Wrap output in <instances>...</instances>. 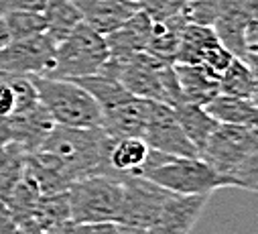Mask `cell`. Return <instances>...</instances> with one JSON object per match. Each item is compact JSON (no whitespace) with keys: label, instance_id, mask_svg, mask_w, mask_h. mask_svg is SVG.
<instances>
[{"label":"cell","instance_id":"7c38bea8","mask_svg":"<svg viewBox=\"0 0 258 234\" xmlns=\"http://www.w3.org/2000/svg\"><path fill=\"white\" fill-rule=\"evenodd\" d=\"M151 100L131 96L128 100L102 112V131L112 139H143L151 116Z\"/></svg>","mask_w":258,"mask_h":234},{"label":"cell","instance_id":"3957f363","mask_svg":"<svg viewBox=\"0 0 258 234\" xmlns=\"http://www.w3.org/2000/svg\"><path fill=\"white\" fill-rule=\"evenodd\" d=\"M137 175L179 196H212L218 190L234 188L202 157H173L153 149Z\"/></svg>","mask_w":258,"mask_h":234},{"label":"cell","instance_id":"e0dca14e","mask_svg":"<svg viewBox=\"0 0 258 234\" xmlns=\"http://www.w3.org/2000/svg\"><path fill=\"white\" fill-rule=\"evenodd\" d=\"M175 76L179 82V90L183 102L206 106L212 98L220 94L218 76L212 74L204 66H191V64H173Z\"/></svg>","mask_w":258,"mask_h":234},{"label":"cell","instance_id":"f546056e","mask_svg":"<svg viewBox=\"0 0 258 234\" xmlns=\"http://www.w3.org/2000/svg\"><path fill=\"white\" fill-rule=\"evenodd\" d=\"M9 41H11V37H9L7 25H5V21H3V19H0V47H5Z\"/></svg>","mask_w":258,"mask_h":234},{"label":"cell","instance_id":"cb8c5ba5","mask_svg":"<svg viewBox=\"0 0 258 234\" xmlns=\"http://www.w3.org/2000/svg\"><path fill=\"white\" fill-rule=\"evenodd\" d=\"M72 82L80 84L98 102V106L102 108V112L108 110V108H112V106H116V104H120V102H124V100H128V98L133 96V94L126 92V88L116 78H112V76H108L104 72L94 74V76H88V78L72 80Z\"/></svg>","mask_w":258,"mask_h":234},{"label":"cell","instance_id":"7a4b0ae2","mask_svg":"<svg viewBox=\"0 0 258 234\" xmlns=\"http://www.w3.org/2000/svg\"><path fill=\"white\" fill-rule=\"evenodd\" d=\"M200 157L228 178L234 188L258 190V135L256 127L218 125Z\"/></svg>","mask_w":258,"mask_h":234},{"label":"cell","instance_id":"5bb4252c","mask_svg":"<svg viewBox=\"0 0 258 234\" xmlns=\"http://www.w3.org/2000/svg\"><path fill=\"white\" fill-rule=\"evenodd\" d=\"M74 5L82 13V21L104 37L143 9L131 0H74Z\"/></svg>","mask_w":258,"mask_h":234},{"label":"cell","instance_id":"ffe728a7","mask_svg":"<svg viewBox=\"0 0 258 234\" xmlns=\"http://www.w3.org/2000/svg\"><path fill=\"white\" fill-rule=\"evenodd\" d=\"M185 25H187V21L181 15L169 17V19H163V21H153V29H151L149 43H147L145 51L159 57V60H163V62L175 64L181 33H183Z\"/></svg>","mask_w":258,"mask_h":234},{"label":"cell","instance_id":"4dcf8cb0","mask_svg":"<svg viewBox=\"0 0 258 234\" xmlns=\"http://www.w3.org/2000/svg\"><path fill=\"white\" fill-rule=\"evenodd\" d=\"M131 3H137V5H141V7H143V5L147 3V0H131Z\"/></svg>","mask_w":258,"mask_h":234},{"label":"cell","instance_id":"ac0fdd59","mask_svg":"<svg viewBox=\"0 0 258 234\" xmlns=\"http://www.w3.org/2000/svg\"><path fill=\"white\" fill-rule=\"evenodd\" d=\"M149 145L145 139L128 137V139H112L106 155L108 175L112 178H124V175H137L149 157Z\"/></svg>","mask_w":258,"mask_h":234},{"label":"cell","instance_id":"5b68a950","mask_svg":"<svg viewBox=\"0 0 258 234\" xmlns=\"http://www.w3.org/2000/svg\"><path fill=\"white\" fill-rule=\"evenodd\" d=\"M37 92V100L53 125L68 129L102 127V108L76 82L49 76H29Z\"/></svg>","mask_w":258,"mask_h":234},{"label":"cell","instance_id":"f1b7e54d","mask_svg":"<svg viewBox=\"0 0 258 234\" xmlns=\"http://www.w3.org/2000/svg\"><path fill=\"white\" fill-rule=\"evenodd\" d=\"M116 234H147V228L139 226H128V224H116Z\"/></svg>","mask_w":258,"mask_h":234},{"label":"cell","instance_id":"ba28073f","mask_svg":"<svg viewBox=\"0 0 258 234\" xmlns=\"http://www.w3.org/2000/svg\"><path fill=\"white\" fill-rule=\"evenodd\" d=\"M173 192L159 188L141 175H124L122 178V208L118 214L120 224L151 228Z\"/></svg>","mask_w":258,"mask_h":234},{"label":"cell","instance_id":"44dd1931","mask_svg":"<svg viewBox=\"0 0 258 234\" xmlns=\"http://www.w3.org/2000/svg\"><path fill=\"white\" fill-rule=\"evenodd\" d=\"M175 110V116L177 121L185 133V137L189 139V143L198 149V155L204 151L208 139L212 137V133L216 131V127L220 123H216L212 116L206 112L204 106H198V104H189V102H183L179 106L173 108Z\"/></svg>","mask_w":258,"mask_h":234},{"label":"cell","instance_id":"2e32d148","mask_svg":"<svg viewBox=\"0 0 258 234\" xmlns=\"http://www.w3.org/2000/svg\"><path fill=\"white\" fill-rule=\"evenodd\" d=\"M35 106H39V100L29 76L0 72V123L25 114Z\"/></svg>","mask_w":258,"mask_h":234},{"label":"cell","instance_id":"52a82bcc","mask_svg":"<svg viewBox=\"0 0 258 234\" xmlns=\"http://www.w3.org/2000/svg\"><path fill=\"white\" fill-rule=\"evenodd\" d=\"M108 57L110 55L104 35L82 21L66 39L57 43L55 66L47 76L59 80L88 78L104 70Z\"/></svg>","mask_w":258,"mask_h":234},{"label":"cell","instance_id":"d4e9b609","mask_svg":"<svg viewBox=\"0 0 258 234\" xmlns=\"http://www.w3.org/2000/svg\"><path fill=\"white\" fill-rule=\"evenodd\" d=\"M3 21L7 25L11 39H25V37L45 33L43 13H13L3 17Z\"/></svg>","mask_w":258,"mask_h":234},{"label":"cell","instance_id":"83f0119b","mask_svg":"<svg viewBox=\"0 0 258 234\" xmlns=\"http://www.w3.org/2000/svg\"><path fill=\"white\" fill-rule=\"evenodd\" d=\"M118 222H88V224H74L70 234H116Z\"/></svg>","mask_w":258,"mask_h":234},{"label":"cell","instance_id":"8fae6325","mask_svg":"<svg viewBox=\"0 0 258 234\" xmlns=\"http://www.w3.org/2000/svg\"><path fill=\"white\" fill-rule=\"evenodd\" d=\"M143 139L149 145V149L165 153V155L200 157L198 149L185 137L177 116H175V110L161 102H153V106H151V116H149Z\"/></svg>","mask_w":258,"mask_h":234},{"label":"cell","instance_id":"4fadbf2b","mask_svg":"<svg viewBox=\"0 0 258 234\" xmlns=\"http://www.w3.org/2000/svg\"><path fill=\"white\" fill-rule=\"evenodd\" d=\"M208 202L210 196L171 194L159 220L151 228H147V234H189Z\"/></svg>","mask_w":258,"mask_h":234},{"label":"cell","instance_id":"9a60e30c","mask_svg":"<svg viewBox=\"0 0 258 234\" xmlns=\"http://www.w3.org/2000/svg\"><path fill=\"white\" fill-rule=\"evenodd\" d=\"M151 29H153V19L141 9L122 27H118L116 31H112L104 37L106 45H108V55H110L108 60L122 62V60H128V57L145 51L147 43H149Z\"/></svg>","mask_w":258,"mask_h":234},{"label":"cell","instance_id":"7402d4cb","mask_svg":"<svg viewBox=\"0 0 258 234\" xmlns=\"http://www.w3.org/2000/svg\"><path fill=\"white\" fill-rule=\"evenodd\" d=\"M43 19L45 35L57 45L82 23V13L74 5V0H47Z\"/></svg>","mask_w":258,"mask_h":234},{"label":"cell","instance_id":"6da1fadb","mask_svg":"<svg viewBox=\"0 0 258 234\" xmlns=\"http://www.w3.org/2000/svg\"><path fill=\"white\" fill-rule=\"evenodd\" d=\"M108 147L110 137L102 127L68 129L53 125L35 149V159L41 167L59 175L66 184H74L92 175H108Z\"/></svg>","mask_w":258,"mask_h":234},{"label":"cell","instance_id":"9c48e42d","mask_svg":"<svg viewBox=\"0 0 258 234\" xmlns=\"http://www.w3.org/2000/svg\"><path fill=\"white\" fill-rule=\"evenodd\" d=\"M57 45L45 35L11 39L0 47V72L17 76H47L55 66Z\"/></svg>","mask_w":258,"mask_h":234},{"label":"cell","instance_id":"8992f818","mask_svg":"<svg viewBox=\"0 0 258 234\" xmlns=\"http://www.w3.org/2000/svg\"><path fill=\"white\" fill-rule=\"evenodd\" d=\"M68 212L72 224L118 222L122 208V178L92 175L68 188Z\"/></svg>","mask_w":258,"mask_h":234},{"label":"cell","instance_id":"4316f807","mask_svg":"<svg viewBox=\"0 0 258 234\" xmlns=\"http://www.w3.org/2000/svg\"><path fill=\"white\" fill-rule=\"evenodd\" d=\"M47 0H0V19L13 13H43Z\"/></svg>","mask_w":258,"mask_h":234},{"label":"cell","instance_id":"603a6c76","mask_svg":"<svg viewBox=\"0 0 258 234\" xmlns=\"http://www.w3.org/2000/svg\"><path fill=\"white\" fill-rule=\"evenodd\" d=\"M218 82H220V94L256 102V72L248 68L242 60H238V57H234L230 66L218 76Z\"/></svg>","mask_w":258,"mask_h":234},{"label":"cell","instance_id":"d6986e66","mask_svg":"<svg viewBox=\"0 0 258 234\" xmlns=\"http://www.w3.org/2000/svg\"><path fill=\"white\" fill-rule=\"evenodd\" d=\"M206 112L220 125L236 127H256V102L246 98H236L228 94H218L206 106Z\"/></svg>","mask_w":258,"mask_h":234},{"label":"cell","instance_id":"484cf974","mask_svg":"<svg viewBox=\"0 0 258 234\" xmlns=\"http://www.w3.org/2000/svg\"><path fill=\"white\" fill-rule=\"evenodd\" d=\"M220 9H222V0H185L181 17L193 25L214 27Z\"/></svg>","mask_w":258,"mask_h":234},{"label":"cell","instance_id":"30bf717a","mask_svg":"<svg viewBox=\"0 0 258 234\" xmlns=\"http://www.w3.org/2000/svg\"><path fill=\"white\" fill-rule=\"evenodd\" d=\"M232 60L234 55L222 45V41L218 39L212 27L193 25V23H187L183 27L175 64L204 66L212 74L220 76L230 66Z\"/></svg>","mask_w":258,"mask_h":234},{"label":"cell","instance_id":"277c9868","mask_svg":"<svg viewBox=\"0 0 258 234\" xmlns=\"http://www.w3.org/2000/svg\"><path fill=\"white\" fill-rule=\"evenodd\" d=\"M102 72L116 78L128 94L137 98L161 102L171 108L183 104L173 64L163 62L147 51H141L122 62L108 60Z\"/></svg>","mask_w":258,"mask_h":234}]
</instances>
